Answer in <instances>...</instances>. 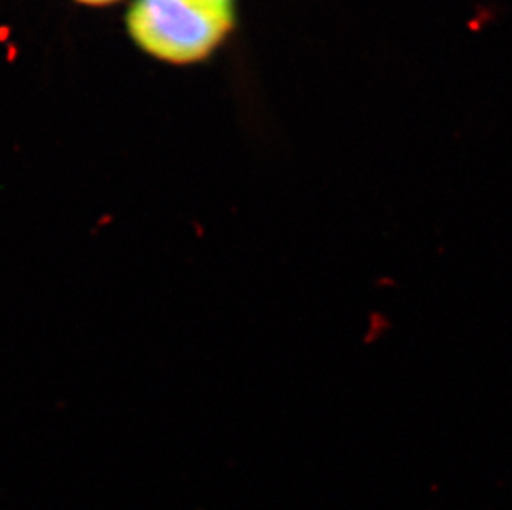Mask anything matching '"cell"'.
Here are the masks:
<instances>
[{"mask_svg":"<svg viewBox=\"0 0 512 510\" xmlns=\"http://www.w3.org/2000/svg\"><path fill=\"white\" fill-rule=\"evenodd\" d=\"M224 2H228V4L236 5V0H224Z\"/></svg>","mask_w":512,"mask_h":510,"instance_id":"3","label":"cell"},{"mask_svg":"<svg viewBox=\"0 0 512 510\" xmlns=\"http://www.w3.org/2000/svg\"><path fill=\"white\" fill-rule=\"evenodd\" d=\"M78 4L90 5V7H107V5L116 4L120 0H75Z\"/></svg>","mask_w":512,"mask_h":510,"instance_id":"2","label":"cell"},{"mask_svg":"<svg viewBox=\"0 0 512 510\" xmlns=\"http://www.w3.org/2000/svg\"><path fill=\"white\" fill-rule=\"evenodd\" d=\"M236 25L224 0H133L126 12L131 40L150 57L189 65L211 57Z\"/></svg>","mask_w":512,"mask_h":510,"instance_id":"1","label":"cell"}]
</instances>
